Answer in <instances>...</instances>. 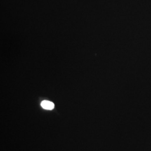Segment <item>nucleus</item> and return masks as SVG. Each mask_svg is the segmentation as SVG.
<instances>
[{"mask_svg":"<svg viewBox=\"0 0 151 151\" xmlns=\"http://www.w3.org/2000/svg\"><path fill=\"white\" fill-rule=\"evenodd\" d=\"M42 107L46 110H52L54 108V104L49 101L44 100L41 103Z\"/></svg>","mask_w":151,"mask_h":151,"instance_id":"f257e3e1","label":"nucleus"}]
</instances>
